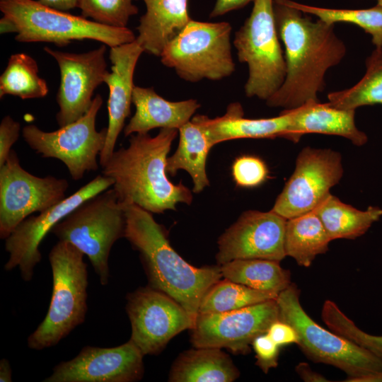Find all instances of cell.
Masks as SVG:
<instances>
[{"label": "cell", "instance_id": "cell-1", "mask_svg": "<svg viewBox=\"0 0 382 382\" xmlns=\"http://www.w3.org/2000/svg\"><path fill=\"white\" fill-rule=\"evenodd\" d=\"M273 10L279 39L285 53L286 76L279 89L266 103L270 107L291 110L310 101H319L325 88L327 71L337 65L346 54V46L335 34L334 24L289 5L273 0Z\"/></svg>", "mask_w": 382, "mask_h": 382}, {"label": "cell", "instance_id": "cell-2", "mask_svg": "<svg viewBox=\"0 0 382 382\" xmlns=\"http://www.w3.org/2000/svg\"><path fill=\"white\" fill-rule=\"evenodd\" d=\"M178 129L163 128L155 137L148 133L131 135L129 146L114 151L102 166L111 178L119 202L136 204L152 214L175 209L178 203L190 204L191 191L167 177L166 161Z\"/></svg>", "mask_w": 382, "mask_h": 382}, {"label": "cell", "instance_id": "cell-3", "mask_svg": "<svg viewBox=\"0 0 382 382\" xmlns=\"http://www.w3.org/2000/svg\"><path fill=\"white\" fill-rule=\"evenodd\" d=\"M125 238L139 253L149 286L172 297L196 318L207 291L221 279L220 265L197 267L172 248L163 227L152 213L136 204H123Z\"/></svg>", "mask_w": 382, "mask_h": 382}, {"label": "cell", "instance_id": "cell-4", "mask_svg": "<svg viewBox=\"0 0 382 382\" xmlns=\"http://www.w3.org/2000/svg\"><path fill=\"white\" fill-rule=\"evenodd\" d=\"M4 14L1 33H16L19 42H50L65 46L74 40H93L110 47L134 41L132 30L105 25L81 16L46 6L34 0H0Z\"/></svg>", "mask_w": 382, "mask_h": 382}, {"label": "cell", "instance_id": "cell-5", "mask_svg": "<svg viewBox=\"0 0 382 382\" xmlns=\"http://www.w3.org/2000/svg\"><path fill=\"white\" fill-rule=\"evenodd\" d=\"M276 301L279 320L294 328L296 345L308 358L342 370L347 375L345 381L382 382V359L316 323L303 308L295 284L279 292Z\"/></svg>", "mask_w": 382, "mask_h": 382}, {"label": "cell", "instance_id": "cell-6", "mask_svg": "<svg viewBox=\"0 0 382 382\" xmlns=\"http://www.w3.org/2000/svg\"><path fill=\"white\" fill-rule=\"evenodd\" d=\"M84 254L72 244L59 241L49 253L52 293L47 313L28 338V347L41 350L57 345L82 324L88 310V285Z\"/></svg>", "mask_w": 382, "mask_h": 382}, {"label": "cell", "instance_id": "cell-7", "mask_svg": "<svg viewBox=\"0 0 382 382\" xmlns=\"http://www.w3.org/2000/svg\"><path fill=\"white\" fill-rule=\"evenodd\" d=\"M125 207L113 188L87 199L51 231L59 241L72 244L86 255L100 283L108 284V259L113 244L125 238Z\"/></svg>", "mask_w": 382, "mask_h": 382}, {"label": "cell", "instance_id": "cell-8", "mask_svg": "<svg viewBox=\"0 0 382 382\" xmlns=\"http://www.w3.org/2000/svg\"><path fill=\"white\" fill-rule=\"evenodd\" d=\"M240 62L248 66L244 86L248 97L267 100L283 84L286 62L279 43L273 0H255L249 17L233 41Z\"/></svg>", "mask_w": 382, "mask_h": 382}, {"label": "cell", "instance_id": "cell-9", "mask_svg": "<svg viewBox=\"0 0 382 382\" xmlns=\"http://www.w3.org/2000/svg\"><path fill=\"white\" fill-rule=\"evenodd\" d=\"M228 22L191 20L164 48L161 63L192 83L203 79L219 81L235 71Z\"/></svg>", "mask_w": 382, "mask_h": 382}, {"label": "cell", "instance_id": "cell-10", "mask_svg": "<svg viewBox=\"0 0 382 382\" xmlns=\"http://www.w3.org/2000/svg\"><path fill=\"white\" fill-rule=\"evenodd\" d=\"M103 105L100 94L94 98L88 110L74 122L53 132H45L34 125L22 129L24 141L43 158L60 160L74 180L83 178L86 172L98 168V156L107 138V127L97 131L96 116Z\"/></svg>", "mask_w": 382, "mask_h": 382}, {"label": "cell", "instance_id": "cell-11", "mask_svg": "<svg viewBox=\"0 0 382 382\" xmlns=\"http://www.w3.org/2000/svg\"><path fill=\"white\" fill-rule=\"evenodd\" d=\"M69 183L52 175L35 176L21 165L11 149L0 167V238L6 239L25 219L66 198Z\"/></svg>", "mask_w": 382, "mask_h": 382}, {"label": "cell", "instance_id": "cell-12", "mask_svg": "<svg viewBox=\"0 0 382 382\" xmlns=\"http://www.w3.org/2000/svg\"><path fill=\"white\" fill-rule=\"evenodd\" d=\"M126 311L130 340L144 355L158 354L173 337L191 330L196 319L172 297L149 285L127 295Z\"/></svg>", "mask_w": 382, "mask_h": 382}, {"label": "cell", "instance_id": "cell-13", "mask_svg": "<svg viewBox=\"0 0 382 382\" xmlns=\"http://www.w3.org/2000/svg\"><path fill=\"white\" fill-rule=\"evenodd\" d=\"M343 175L342 156L328 149L307 146L271 210L289 219L316 209Z\"/></svg>", "mask_w": 382, "mask_h": 382}, {"label": "cell", "instance_id": "cell-14", "mask_svg": "<svg viewBox=\"0 0 382 382\" xmlns=\"http://www.w3.org/2000/svg\"><path fill=\"white\" fill-rule=\"evenodd\" d=\"M113 183L111 178L98 175L59 203L25 219L5 239L8 258L4 270L18 267L22 279L30 281L35 267L42 259L39 247L46 235L81 204L112 187Z\"/></svg>", "mask_w": 382, "mask_h": 382}, {"label": "cell", "instance_id": "cell-15", "mask_svg": "<svg viewBox=\"0 0 382 382\" xmlns=\"http://www.w3.org/2000/svg\"><path fill=\"white\" fill-rule=\"evenodd\" d=\"M277 320L276 299L228 312L199 313L190 341L194 347L226 348L235 354H247L253 340Z\"/></svg>", "mask_w": 382, "mask_h": 382}, {"label": "cell", "instance_id": "cell-16", "mask_svg": "<svg viewBox=\"0 0 382 382\" xmlns=\"http://www.w3.org/2000/svg\"><path fill=\"white\" fill-rule=\"evenodd\" d=\"M106 45L83 53H71L45 47L44 50L57 62L60 83L57 95L59 127L81 117L92 105L96 88L104 83L108 74Z\"/></svg>", "mask_w": 382, "mask_h": 382}, {"label": "cell", "instance_id": "cell-17", "mask_svg": "<svg viewBox=\"0 0 382 382\" xmlns=\"http://www.w3.org/2000/svg\"><path fill=\"white\" fill-rule=\"evenodd\" d=\"M286 219L272 210L245 212L219 238L217 264L221 265L238 259L280 262L286 257Z\"/></svg>", "mask_w": 382, "mask_h": 382}, {"label": "cell", "instance_id": "cell-18", "mask_svg": "<svg viewBox=\"0 0 382 382\" xmlns=\"http://www.w3.org/2000/svg\"><path fill=\"white\" fill-rule=\"evenodd\" d=\"M144 354L131 340L110 348L84 347L62 361L43 382H134L144 374Z\"/></svg>", "mask_w": 382, "mask_h": 382}, {"label": "cell", "instance_id": "cell-19", "mask_svg": "<svg viewBox=\"0 0 382 382\" xmlns=\"http://www.w3.org/2000/svg\"><path fill=\"white\" fill-rule=\"evenodd\" d=\"M144 50L136 39L131 42L110 47L111 71L108 72L104 81L109 89L108 125L105 144L99 156L101 166L107 163L114 152L125 120L130 115L134 70Z\"/></svg>", "mask_w": 382, "mask_h": 382}, {"label": "cell", "instance_id": "cell-20", "mask_svg": "<svg viewBox=\"0 0 382 382\" xmlns=\"http://www.w3.org/2000/svg\"><path fill=\"white\" fill-rule=\"evenodd\" d=\"M289 117V125L283 138L298 142L309 133L345 137L357 146L364 145L368 137L355 125V110H344L331 103L310 101L298 108L283 110Z\"/></svg>", "mask_w": 382, "mask_h": 382}, {"label": "cell", "instance_id": "cell-21", "mask_svg": "<svg viewBox=\"0 0 382 382\" xmlns=\"http://www.w3.org/2000/svg\"><path fill=\"white\" fill-rule=\"evenodd\" d=\"M132 103L136 108L133 117L125 127V136L145 134L156 128L179 129L191 117L200 104L195 99L173 102L160 96L152 87L134 86Z\"/></svg>", "mask_w": 382, "mask_h": 382}, {"label": "cell", "instance_id": "cell-22", "mask_svg": "<svg viewBox=\"0 0 382 382\" xmlns=\"http://www.w3.org/2000/svg\"><path fill=\"white\" fill-rule=\"evenodd\" d=\"M191 120L204 129L213 146L222 141L237 139L283 137L289 125V115L283 110L279 116L274 117L245 118L243 107L239 103L229 104L223 116L212 119L197 115Z\"/></svg>", "mask_w": 382, "mask_h": 382}, {"label": "cell", "instance_id": "cell-23", "mask_svg": "<svg viewBox=\"0 0 382 382\" xmlns=\"http://www.w3.org/2000/svg\"><path fill=\"white\" fill-rule=\"evenodd\" d=\"M146 12L137 28V41L144 52L160 57L166 46L192 20L188 0H144Z\"/></svg>", "mask_w": 382, "mask_h": 382}, {"label": "cell", "instance_id": "cell-24", "mask_svg": "<svg viewBox=\"0 0 382 382\" xmlns=\"http://www.w3.org/2000/svg\"><path fill=\"white\" fill-rule=\"evenodd\" d=\"M240 371L220 348L195 347L182 352L168 375L171 382H232Z\"/></svg>", "mask_w": 382, "mask_h": 382}, {"label": "cell", "instance_id": "cell-25", "mask_svg": "<svg viewBox=\"0 0 382 382\" xmlns=\"http://www.w3.org/2000/svg\"><path fill=\"white\" fill-rule=\"evenodd\" d=\"M179 143L173 155L166 161V173L175 175L185 170L193 181V192H200L209 185L206 173V162L213 146L204 129L190 120L179 129Z\"/></svg>", "mask_w": 382, "mask_h": 382}, {"label": "cell", "instance_id": "cell-26", "mask_svg": "<svg viewBox=\"0 0 382 382\" xmlns=\"http://www.w3.org/2000/svg\"><path fill=\"white\" fill-rule=\"evenodd\" d=\"M331 241L355 239L364 235L382 216V209L369 206L359 210L330 193L313 210Z\"/></svg>", "mask_w": 382, "mask_h": 382}, {"label": "cell", "instance_id": "cell-27", "mask_svg": "<svg viewBox=\"0 0 382 382\" xmlns=\"http://www.w3.org/2000/svg\"><path fill=\"white\" fill-rule=\"evenodd\" d=\"M331 241L318 215L313 210L287 219L284 236L286 256L298 265L309 267L316 256L328 250Z\"/></svg>", "mask_w": 382, "mask_h": 382}, {"label": "cell", "instance_id": "cell-28", "mask_svg": "<svg viewBox=\"0 0 382 382\" xmlns=\"http://www.w3.org/2000/svg\"><path fill=\"white\" fill-rule=\"evenodd\" d=\"M222 277L250 288L279 294L291 284V274L279 262L238 259L220 265Z\"/></svg>", "mask_w": 382, "mask_h": 382}, {"label": "cell", "instance_id": "cell-29", "mask_svg": "<svg viewBox=\"0 0 382 382\" xmlns=\"http://www.w3.org/2000/svg\"><path fill=\"white\" fill-rule=\"evenodd\" d=\"M38 71L37 62L30 55H11L0 76V98L11 95L25 100L46 96L49 92L47 83Z\"/></svg>", "mask_w": 382, "mask_h": 382}, {"label": "cell", "instance_id": "cell-30", "mask_svg": "<svg viewBox=\"0 0 382 382\" xmlns=\"http://www.w3.org/2000/svg\"><path fill=\"white\" fill-rule=\"evenodd\" d=\"M366 71L354 86L328 93L329 103L344 110L382 104V49H375L366 61Z\"/></svg>", "mask_w": 382, "mask_h": 382}, {"label": "cell", "instance_id": "cell-31", "mask_svg": "<svg viewBox=\"0 0 382 382\" xmlns=\"http://www.w3.org/2000/svg\"><path fill=\"white\" fill-rule=\"evenodd\" d=\"M278 294L254 289L227 279H220L203 296L198 313H224L238 310L274 299Z\"/></svg>", "mask_w": 382, "mask_h": 382}, {"label": "cell", "instance_id": "cell-32", "mask_svg": "<svg viewBox=\"0 0 382 382\" xmlns=\"http://www.w3.org/2000/svg\"><path fill=\"white\" fill-rule=\"evenodd\" d=\"M289 5L306 13L316 16L330 24L344 22L354 24L370 34L376 49H382V6L366 9H335L309 6L291 0H284Z\"/></svg>", "mask_w": 382, "mask_h": 382}, {"label": "cell", "instance_id": "cell-33", "mask_svg": "<svg viewBox=\"0 0 382 382\" xmlns=\"http://www.w3.org/2000/svg\"><path fill=\"white\" fill-rule=\"evenodd\" d=\"M321 318L328 328L382 359V335L365 332L330 300L323 303Z\"/></svg>", "mask_w": 382, "mask_h": 382}, {"label": "cell", "instance_id": "cell-34", "mask_svg": "<svg viewBox=\"0 0 382 382\" xmlns=\"http://www.w3.org/2000/svg\"><path fill=\"white\" fill-rule=\"evenodd\" d=\"M133 0H78L81 16L115 28H126L129 18L138 13Z\"/></svg>", "mask_w": 382, "mask_h": 382}, {"label": "cell", "instance_id": "cell-35", "mask_svg": "<svg viewBox=\"0 0 382 382\" xmlns=\"http://www.w3.org/2000/svg\"><path fill=\"white\" fill-rule=\"evenodd\" d=\"M233 180L238 186L254 187L261 185L267 178L268 169L265 163L253 156L237 158L231 168Z\"/></svg>", "mask_w": 382, "mask_h": 382}, {"label": "cell", "instance_id": "cell-36", "mask_svg": "<svg viewBox=\"0 0 382 382\" xmlns=\"http://www.w3.org/2000/svg\"><path fill=\"white\" fill-rule=\"evenodd\" d=\"M256 365L265 373L278 366L279 347L267 334L257 336L252 343Z\"/></svg>", "mask_w": 382, "mask_h": 382}, {"label": "cell", "instance_id": "cell-37", "mask_svg": "<svg viewBox=\"0 0 382 382\" xmlns=\"http://www.w3.org/2000/svg\"><path fill=\"white\" fill-rule=\"evenodd\" d=\"M21 124L10 115L5 116L0 124V167L2 166L11 151V146L18 140Z\"/></svg>", "mask_w": 382, "mask_h": 382}, {"label": "cell", "instance_id": "cell-38", "mask_svg": "<svg viewBox=\"0 0 382 382\" xmlns=\"http://www.w3.org/2000/svg\"><path fill=\"white\" fill-rule=\"evenodd\" d=\"M267 334L279 347L297 344L299 340L294 328L280 320H276L270 326Z\"/></svg>", "mask_w": 382, "mask_h": 382}, {"label": "cell", "instance_id": "cell-39", "mask_svg": "<svg viewBox=\"0 0 382 382\" xmlns=\"http://www.w3.org/2000/svg\"><path fill=\"white\" fill-rule=\"evenodd\" d=\"M255 0H216L210 13L211 18L223 16L230 11L240 9Z\"/></svg>", "mask_w": 382, "mask_h": 382}, {"label": "cell", "instance_id": "cell-40", "mask_svg": "<svg viewBox=\"0 0 382 382\" xmlns=\"http://www.w3.org/2000/svg\"><path fill=\"white\" fill-rule=\"evenodd\" d=\"M299 376L306 382H327L330 381L323 375L313 371L310 366L305 362H301L296 366Z\"/></svg>", "mask_w": 382, "mask_h": 382}, {"label": "cell", "instance_id": "cell-41", "mask_svg": "<svg viewBox=\"0 0 382 382\" xmlns=\"http://www.w3.org/2000/svg\"><path fill=\"white\" fill-rule=\"evenodd\" d=\"M42 4L52 8L66 11L77 8L78 0H38Z\"/></svg>", "mask_w": 382, "mask_h": 382}, {"label": "cell", "instance_id": "cell-42", "mask_svg": "<svg viewBox=\"0 0 382 382\" xmlns=\"http://www.w3.org/2000/svg\"><path fill=\"white\" fill-rule=\"evenodd\" d=\"M11 374V367L9 361L5 358L2 359L0 361V381H12Z\"/></svg>", "mask_w": 382, "mask_h": 382}, {"label": "cell", "instance_id": "cell-43", "mask_svg": "<svg viewBox=\"0 0 382 382\" xmlns=\"http://www.w3.org/2000/svg\"><path fill=\"white\" fill-rule=\"evenodd\" d=\"M377 5L382 6V0H377Z\"/></svg>", "mask_w": 382, "mask_h": 382}]
</instances>
